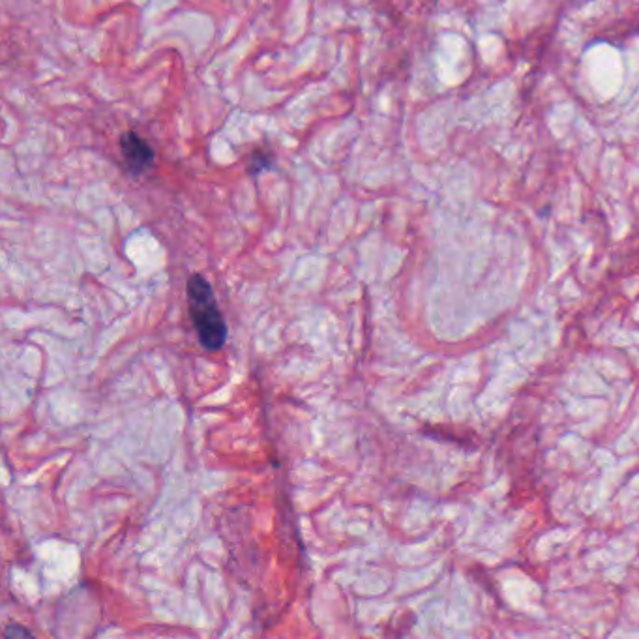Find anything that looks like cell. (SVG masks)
<instances>
[{"instance_id":"obj_1","label":"cell","mask_w":639,"mask_h":639,"mask_svg":"<svg viewBox=\"0 0 639 639\" xmlns=\"http://www.w3.org/2000/svg\"><path fill=\"white\" fill-rule=\"evenodd\" d=\"M188 306L201 345L209 351H220L227 340V327L214 291L201 274L188 280Z\"/></svg>"},{"instance_id":"obj_2","label":"cell","mask_w":639,"mask_h":639,"mask_svg":"<svg viewBox=\"0 0 639 639\" xmlns=\"http://www.w3.org/2000/svg\"><path fill=\"white\" fill-rule=\"evenodd\" d=\"M120 152H122V158L128 165V169L134 175L147 173L150 167L154 165V158H156V154H154V150H152L149 143L134 130L120 135Z\"/></svg>"},{"instance_id":"obj_3","label":"cell","mask_w":639,"mask_h":639,"mask_svg":"<svg viewBox=\"0 0 639 639\" xmlns=\"http://www.w3.org/2000/svg\"><path fill=\"white\" fill-rule=\"evenodd\" d=\"M274 164V156H272V152H267V150H255L252 154V160H250V164H248V171H250V175H261L263 171H267L270 169V165Z\"/></svg>"},{"instance_id":"obj_4","label":"cell","mask_w":639,"mask_h":639,"mask_svg":"<svg viewBox=\"0 0 639 639\" xmlns=\"http://www.w3.org/2000/svg\"><path fill=\"white\" fill-rule=\"evenodd\" d=\"M12 636H30V632L19 630V628H8L6 630V638H12Z\"/></svg>"}]
</instances>
